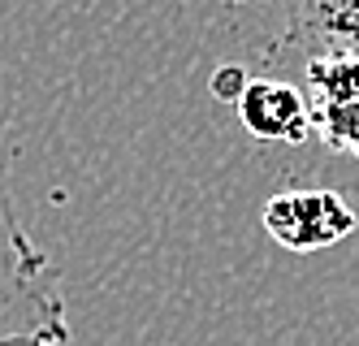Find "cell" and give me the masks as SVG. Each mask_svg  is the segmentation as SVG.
<instances>
[{
  "instance_id": "cell-1",
  "label": "cell",
  "mask_w": 359,
  "mask_h": 346,
  "mask_svg": "<svg viewBox=\"0 0 359 346\" xmlns=\"http://www.w3.org/2000/svg\"><path fill=\"white\" fill-rule=\"evenodd\" d=\"M9 333H57L69 338L65 303L53 286L43 251L22 229L0 161V338Z\"/></svg>"
},
{
  "instance_id": "cell-2",
  "label": "cell",
  "mask_w": 359,
  "mask_h": 346,
  "mask_svg": "<svg viewBox=\"0 0 359 346\" xmlns=\"http://www.w3.org/2000/svg\"><path fill=\"white\" fill-rule=\"evenodd\" d=\"M260 221H264V234L273 243L294 251V255L338 247L359 225L355 208L338 191H325V186H303V191L273 195L260 212Z\"/></svg>"
},
{
  "instance_id": "cell-3",
  "label": "cell",
  "mask_w": 359,
  "mask_h": 346,
  "mask_svg": "<svg viewBox=\"0 0 359 346\" xmlns=\"http://www.w3.org/2000/svg\"><path fill=\"white\" fill-rule=\"evenodd\" d=\"M307 113H312V139L359 161V57L307 61Z\"/></svg>"
},
{
  "instance_id": "cell-4",
  "label": "cell",
  "mask_w": 359,
  "mask_h": 346,
  "mask_svg": "<svg viewBox=\"0 0 359 346\" xmlns=\"http://www.w3.org/2000/svg\"><path fill=\"white\" fill-rule=\"evenodd\" d=\"M238 121L251 139L260 143H286L299 147L312 139V113H307V95L277 78H247L243 95L234 100Z\"/></svg>"
},
{
  "instance_id": "cell-5",
  "label": "cell",
  "mask_w": 359,
  "mask_h": 346,
  "mask_svg": "<svg viewBox=\"0 0 359 346\" xmlns=\"http://www.w3.org/2000/svg\"><path fill=\"white\" fill-rule=\"evenodd\" d=\"M290 39L312 57H359V0H286Z\"/></svg>"
},
{
  "instance_id": "cell-6",
  "label": "cell",
  "mask_w": 359,
  "mask_h": 346,
  "mask_svg": "<svg viewBox=\"0 0 359 346\" xmlns=\"http://www.w3.org/2000/svg\"><path fill=\"white\" fill-rule=\"evenodd\" d=\"M243 87H247V69H243V65H221V69L212 74V95L225 100V104H234V100L243 95Z\"/></svg>"
},
{
  "instance_id": "cell-7",
  "label": "cell",
  "mask_w": 359,
  "mask_h": 346,
  "mask_svg": "<svg viewBox=\"0 0 359 346\" xmlns=\"http://www.w3.org/2000/svg\"><path fill=\"white\" fill-rule=\"evenodd\" d=\"M69 338H57V333H9L0 338V346H65Z\"/></svg>"
}]
</instances>
